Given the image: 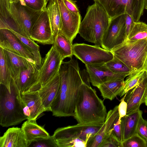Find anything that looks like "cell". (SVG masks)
Instances as JSON below:
<instances>
[{
	"label": "cell",
	"mask_w": 147,
	"mask_h": 147,
	"mask_svg": "<svg viewBox=\"0 0 147 147\" xmlns=\"http://www.w3.org/2000/svg\"><path fill=\"white\" fill-rule=\"evenodd\" d=\"M13 79L4 49L0 47V84L4 85L10 92Z\"/></svg>",
	"instance_id": "28"
},
{
	"label": "cell",
	"mask_w": 147,
	"mask_h": 147,
	"mask_svg": "<svg viewBox=\"0 0 147 147\" xmlns=\"http://www.w3.org/2000/svg\"><path fill=\"white\" fill-rule=\"evenodd\" d=\"M113 129V132L115 135L122 143L123 138L121 120L119 119L117 122L114 124Z\"/></svg>",
	"instance_id": "39"
},
{
	"label": "cell",
	"mask_w": 147,
	"mask_h": 147,
	"mask_svg": "<svg viewBox=\"0 0 147 147\" xmlns=\"http://www.w3.org/2000/svg\"><path fill=\"white\" fill-rule=\"evenodd\" d=\"M124 81V78H122L107 82L98 88L104 98L112 100L117 96H120L123 90Z\"/></svg>",
	"instance_id": "25"
},
{
	"label": "cell",
	"mask_w": 147,
	"mask_h": 147,
	"mask_svg": "<svg viewBox=\"0 0 147 147\" xmlns=\"http://www.w3.org/2000/svg\"><path fill=\"white\" fill-rule=\"evenodd\" d=\"M39 69L35 63L31 62L14 80L20 93L38 90L40 88Z\"/></svg>",
	"instance_id": "14"
},
{
	"label": "cell",
	"mask_w": 147,
	"mask_h": 147,
	"mask_svg": "<svg viewBox=\"0 0 147 147\" xmlns=\"http://www.w3.org/2000/svg\"><path fill=\"white\" fill-rule=\"evenodd\" d=\"M73 55L85 65L105 64L114 57L111 51L100 46L84 43L73 44Z\"/></svg>",
	"instance_id": "9"
},
{
	"label": "cell",
	"mask_w": 147,
	"mask_h": 147,
	"mask_svg": "<svg viewBox=\"0 0 147 147\" xmlns=\"http://www.w3.org/2000/svg\"><path fill=\"white\" fill-rule=\"evenodd\" d=\"M10 30L20 40L27 48L33 55L35 63L39 68L42 64L39 46L34 40L30 38L23 36L13 30Z\"/></svg>",
	"instance_id": "29"
},
{
	"label": "cell",
	"mask_w": 147,
	"mask_h": 147,
	"mask_svg": "<svg viewBox=\"0 0 147 147\" xmlns=\"http://www.w3.org/2000/svg\"><path fill=\"white\" fill-rule=\"evenodd\" d=\"M105 64L108 69L115 73L130 74L131 73L129 68L123 62L114 56L112 60Z\"/></svg>",
	"instance_id": "32"
},
{
	"label": "cell",
	"mask_w": 147,
	"mask_h": 147,
	"mask_svg": "<svg viewBox=\"0 0 147 147\" xmlns=\"http://www.w3.org/2000/svg\"><path fill=\"white\" fill-rule=\"evenodd\" d=\"M119 117L118 106L107 112L105 122L97 133L88 143L87 147H99L102 142L112 132L114 124Z\"/></svg>",
	"instance_id": "19"
},
{
	"label": "cell",
	"mask_w": 147,
	"mask_h": 147,
	"mask_svg": "<svg viewBox=\"0 0 147 147\" xmlns=\"http://www.w3.org/2000/svg\"><path fill=\"white\" fill-rule=\"evenodd\" d=\"M137 133L147 142V121L143 118L142 115L139 121Z\"/></svg>",
	"instance_id": "37"
},
{
	"label": "cell",
	"mask_w": 147,
	"mask_h": 147,
	"mask_svg": "<svg viewBox=\"0 0 147 147\" xmlns=\"http://www.w3.org/2000/svg\"><path fill=\"white\" fill-rule=\"evenodd\" d=\"M147 10V0H145L144 9Z\"/></svg>",
	"instance_id": "44"
},
{
	"label": "cell",
	"mask_w": 147,
	"mask_h": 147,
	"mask_svg": "<svg viewBox=\"0 0 147 147\" xmlns=\"http://www.w3.org/2000/svg\"><path fill=\"white\" fill-rule=\"evenodd\" d=\"M53 45L63 60L66 57L72 58L73 55L72 43L61 32L55 37Z\"/></svg>",
	"instance_id": "27"
},
{
	"label": "cell",
	"mask_w": 147,
	"mask_h": 147,
	"mask_svg": "<svg viewBox=\"0 0 147 147\" xmlns=\"http://www.w3.org/2000/svg\"><path fill=\"white\" fill-rule=\"evenodd\" d=\"M123 147H146V141L137 133L122 142Z\"/></svg>",
	"instance_id": "33"
},
{
	"label": "cell",
	"mask_w": 147,
	"mask_h": 147,
	"mask_svg": "<svg viewBox=\"0 0 147 147\" xmlns=\"http://www.w3.org/2000/svg\"><path fill=\"white\" fill-rule=\"evenodd\" d=\"M29 146L21 128H9L0 138V147H28Z\"/></svg>",
	"instance_id": "20"
},
{
	"label": "cell",
	"mask_w": 147,
	"mask_h": 147,
	"mask_svg": "<svg viewBox=\"0 0 147 147\" xmlns=\"http://www.w3.org/2000/svg\"><path fill=\"white\" fill-rule=\"evenodd\" d=\"M145 70L144 69L130 73L124 81L123 89L120 95L124 96L129 91L139 84L142 78Z\"/></svg>",
	"instance_id": "30"
},
{
	"label": "cell",
	"mask_w": 147,
	"mask_h": 147,
	"mask_svg": "<svg viewBox=\"0 0 147 147\" xmlns=\"http://www.w3.org/2000/svg\"><path fill=\"white\" fill-rule=\"evenodd\" d=\"M124 95L125 101L127 104V114L140 109L142 104L145 103L147 96V72L145 71L143 76L138 84Z\"/></svg>",
	"instance_id": "18"
},
{
	"label": "cell",
	"mask_w": 147,
	"mask_h": 147,
	"mask_svg": "<svg viewBox=\"0 0 147 147\" xmlns=\"http://www.w3.org/2000/svg\"><path fill=\"white\" fill-rule=\"evenodd\" d=\"M102 126L78 123L59 128L52 136L58 147H87L89 141Z\"/></svg>",
	"instance_id": "5"
},
{
	"label": "cell",
	"mask_w": 147,
	"mask_h": 147,
	"mask_svg": "<svg viewBox=\"0 0 147 147\" xmlns=\"http://www.w3.org/2000/svg\"><path fill=\"white\" fill-rule=\"evenodd\" d=\"M145 104L147 106V96L145 102Z\"/></svg>",
	"instance_id": "46"
},
{
	"label": "cell",
	"mask_w": 147,
	"mask_h": 147,
	"mask_svg": "<svg viewBox=\"0 0 147 147\" xmlns=\"http://www.w3.org/2000/svg\"><path fill=\"white\" fill-rule=\"evenodd\" d=\"M50 0H46L47 2H48V1H49Z\"/></svg>",
	"instance_id": "47"
},
{
	"label": "cell",
	"mask_w": 147,
	"mask_h": 147,
	"mask_svg": "<svg viewBox=\"0 0 147 147\" xmlns=\"http://www.w3.org/2000/svg\"><path fill=\"white\" fill-rule=\"evenodd\" d=\"M125 16L126 30L127 37L135 22L129 14H125Z\"/></svg>",
	"instance_id": "41"
},
{
	"label": "cell",
	"mask_w": 147,
	"mask_h": 147,
	"mask_svg": "<svg viewBox=\"0 0 147 147\" xmlns=\"http://www.w3.org/2000/svg\"><path fill=\"white\" fill-rule=\"evenodd\" d=\"M67 9L72 12L80 13V11L75 3L76 1L72 0H63Z\"/></svg>",
	"instance_id": "40"
},
{
	"label": "cell",
	"mask_w": 147,
	"mask_h": 147,
	"mask_svg": "<svg viewBox=\"0 0 147 147\" xmlns=\"http://www.w3.org/2000/svg\"><path fill=\"white\" fill-rule=\"evenodd\" d=\"M3 49L11 77L14 80L17 78L22 71L28 67L31 62L34 63L15 52Z\"/></svg>",
	"instance_id": "22"
},
{
	"label": "cell",
	"mask_w": 147,
	"mask_h": 147,
	"mask_svg": "<svg viewBox=\"0 0 147 147\" xmlns=\"http://www.w3.org/2000/svg\"><path fill=\"white\" fill-rule=\"evenodd\" d=\"M20 0H10V3H17Z\"/></svg>",
	"instance_id": "45"
},
{
	"label": "cell",
	"mask_w": 147,
	"mask_h": 147,
	"mask_svg": "<svg viewBox=\"0 0 147 147\" xmlns=\"http://www.w3.org/2000/svg\"><path fill=\"white\" fill-rule=\"evenodd\" d=\"M122 143L116 136L113 131L102 142L99 147H123Z\"/></svg>",
	"instance_id": "35"
},
{
	"label": "cell",
	"mask_w": 147,
	"mask_h": 147,
	"mask_svg": "<svg viewBox=\"0 0 147 147\" xmlns=\"http://www.w3.org/2000/svg\"><path fill=\"white\" fill-rule=\"evenodd\" d=\"M61 78L59 73L38 90L39 93L47 111H51V106L59 90Z\"/></svg>",
	"instance_id": "21"
},
{
	"label": "cell",
	"mask_w": 147,
	"mask_h": 147,
	"mask_svg": "<svg viewBox=\"0 0 147 147\" xmlns=\"http://www.w3.org/2000/svg\"><path fill=\"white\" fill-rule=\"evenodd\" d=\"M63 59L53 45L44 58L39 69L40 87L54 78L59 73Z\"/></svg>",
	"instance_id": "11"
},
{
	"label": "cell",
	"mask_w": 147,
	"mask_h": 147,
	"mask_svg": "<svg viewBox=\"0 0 147 147\" xmlns=\"http://www.w3.org/2000/svg\"><path fill=\"white\" fill-rule=\"evenodd\" d=\"M0 47L15 52L35 63L33 55L9 30L0 29Z\"/></svg>",
	"instance_id": "16"
},
{
	"label": "cell",
	"mask_w": 147,
	"mask_h": 147,
	"mask_svg": "<svg viewBox=\"0 0 147 147\" xmlns=\"http://www.w3.org/2000/svg\"><path fill=\"white\" fill-rule=\"evenodd\" d=\"M88 7L81 22L78 33L85 40L101 46L103 35L109 25L111 18L97 0Z\"/></svg>",
	"instance_id": "3"
},
{
	"label": "cell",
	"mask_w": 147,
	"mask_h": 147,
	"mask_svg": "<svg viewBox=\"0 0 147 147\" xmlns=\"http://www.w3.org/2000/svg\"><path fill=\"white\" fill-rule=\"evenodd\" d=\"M125 97V95H124V96L121 100V102L118 105L119 119L120 120L127 114V102L124 100Z\"/></svg>",
	"instance_id": "38"
},
{
	"label": "cell",
	"mask_w": 147,
	"mask_h": 147,
	"mask_svg": "<svg viewBox=\"0 0 147 147\" xmlns=\"http://www.w3.org/2000/svg\"><path fill=\"white\" fill-rule=\"evenodd\" d=\"M111 19L127 14L135 22L140 21L144 9L145 0H97Z\"/></svg>",
	"instance_id": "8"
},
{
	"label": "cell",
	"mask_w": 147,
	"mask_h": 147,
	"mask_svg": "<svg viewBox=\"0 0 147 147\" xmlns=\"http://www.w3.org/2000/svg\"><path fill=\"white\" fill-rule=\"evenodd\" d=\"M30 38L43 45L53 44V34L47 8L44 9L34 24Z\"/></svg>",
	"instance_id": "12"
},
{
	"label": "cell",
	"mask_w": 147,
	"mask_h": 147,
	"mask_svg": "<svg viewBox=\"0 0 147 147\" xmlns=\"http://www.w3.org/2000/svg\"><path fill=\"white\" fill-rule=\"evenodd\" d=\"M147 38V24L141 22H135L127 38V40H138Z\"/></svg>",
	"instance_id": "31"
},
{
	"label": "cell",
	"mask_w": 147,
	"mask_h": 147,
	"mask_svg": "<svg viewBox=\"0 0 147 147\" xmlns=\"http://www.w3.org/2000/svg\"><path fill=\"white\" fill-rule=\"evenodd\" d=\"M125 14L111 19L102 40V48L111 51L127 39Z\"/></svg>",
	"instance_id": "10"
},
{
	"label": "cell",
	"mask_w": 147,
	"mask_h": 147,
	"mask_svg": "<svg viewBox=\"0 0 147 147\" xmlns=\"http://www.w3.org/2000/svg\"><path fill=\"white\" fill-rule=\"evenodd\" d=\"M23 110L27 120H36L42 113L47 111L38 90L20 93Z\"/></svg>",
	"instance_id": "17"
},
{
	"label": "cell",
	"mask_w": 147,
	"mask_h": 147,
	"mask_svg": "<svg viewBox=\"0 0 147 147\" xmlns=\"http://www.w3.org/2000/svg\"><path fill=\"white\" fill-rule=\"evenodd\" d=\"M105 63L97 65H85L90 81L98 88L102 84L109 81L124 78L130 74H117L111 71Z\"/></svg>",
	"instance_id": "15"
},
{
	"label": "cell",
	"mask_w": 147,
	"mask_h": 147,
	"mask_svg": "<svg viewBox=\"0 0 147 147\" xmlns=\"http://www.w3.org/2000/svg\"><path fill=\"white\" fill-rule=\"evenodd\" d=\"M111 51L131 73L141 70L143 69L147 56V38L135 40L126 39Z\"/></svg>",
	"instance_id": "6"
},
{
	"label": "cell",
	"mask_w": 147,
	"mask_h": 147,
	"mask_svg": "<svg viewBox=\"0 0 147 147\" xmlns=\"http://www.w3.org/2000/svg\"><path fill=\"white\" fill-rule=\"evenodd\" d=\"M140 109L126 115L121 119L123 142L137 134L139 121L142 115Z\"/></svg>",
	"instance_id": "23"
},
{
	"label": "cell",
	"mask_w": 147,
	"mask_h": 147,
	"mask_svg": "<svg viewBox=\"0 0 147 147\" xmlns=\"http://www.w3.org/2000/svg\"><path fill=\"white\" fill-rule=\"evenodd\" d=\"M47 9L53 34L55 38L61 32V21L57 0H50Z\"/></svg>",
	"instance_id": "26"
},
{
	"label": "cell",
	"mask_w": 147,
	"mask_h": 147,
	"mask_svg": "<svg viewBox=\"0 0 147 147\" xmlns=\"http://www.w3.org/2000/svg\"><path fill=\"white\" fill-rule=\"evenodd\" d=\"M107 112L103 100L90 84L84 82L78 94L73 117L78 124L101 126Z\"/></svg>",
	"instance_id": "2"
},
{
	"label": "cell",
	"mask_w": 147,
	"mask_h": 147,
	"mask_svg": "<svg viewBox=\"0 0 147 147\" xmlns=\"http://www.w3.org/2000/svg\"><path fill=\"white\" fill-rule=\"evenodd\" d=\"M60 9L61 21V32L64 34L72 43L78 33L81 22L80 13L69 11L65 5L63 0H57Z\"/></svg>",
	"instance_id": "13"
},
{
	"label": "cell",
	"mask_w": 147,
	"mask_h": 147,
	"mask_svg": "<svg viewBox=\"0 0 147 147\" xmlns=\"http://www.w3.org/2000/svg\"><path fill=\"white\" fill-rule=\"evenodd\" d=\"M10 0H0V9L10 11Z\"/></svg>",
	"instance_id": "42"
},
{
	"label": "cell",
	"mask_w": 147,
	"mask_h": 147,
	"mask_svg": "<svg viewBox=\"0 0 147 147\" xmlns=\"http://www.w3.org/2000/svg\"><path fill=\"white\" fill-rule=\"evenodd\" d=\"M11 17L16 27L17 33L30 38L32 28L43 10H35L28 7L20 1L10 3Z\"/></svg>",
	"instance_id": "7"
},
{
	"label": "cell",
	"mask_w": 147,
	"mask_h": 147,
	"mask_svg": "<svg viewBox=\"0 0 147 147\" xmlns=\"http://www.w3.org/2000/svg\"><path fill=\"white\" fill-rule=\"evenodd\" d=\"M36 120H27L22 125L23 131L29 143L36 139L49 137L50 135L42 127L38 125Z\"/></svg>",
	"instance_id": "24"
},
{
	"label": "cell",
	"mask_w": 147,
	"mask_h": 147,
	"mask_svg": "<svg viewBox=\"0 0 147 147\" xmlns=\"http://www.w3.org/2000/svg\"><path fill=\"white\" fill-rule=\"evenodd\" d=\"M28 7L37 10H44L47 8L46 0H20Z\"/></svg>",
	"instance_id": "36"
},
{
	"label": "cell",
	"mask_w": 147,
	"mask_h": 147,
	"mask_svg": "<svg viewBox=\"0 0 147 147\" xmlns=\"http://www.w3.org/2000/svg\"><path fill=\"white\" fill-rule=\"evenodd\" d=\"M146 147H147V142H146Z\"/></svg>",
	"instance_id": "48"
},
{
	"label": "cell",
	"mask_w": 147,
	"mask_h": 147,
	"mask_svg": "<svg viewBox=\"0 0 147 147\" xmlns=\"http://www.w3.org/2000/svg\"><path fill=\"white\" fill-rule=\"evenodd\" d=\"M59 73L60 87L51 104V111L55 117H73L79 91L84 82L77 60L63 61Z\"/></svg>",
	"instance_id": "1"
},
{
	"label": "cell",
	"mask_w": 147,
	"mask_h": 147,
	"mask_svg": "<svg viewBox=\"0 0 147 147\" xmlns=\"http://www.w3.org/2000/svg\"><path fill=\"white\" fill-rule=\"evenodd\" d=\"M58 147L52 136L36 139L32 141L28 147Z\"/></svg>",
	"instance_id": "34"
},
{
	"label": "cell",
	"mask_w": 147,
	"mask_h": 147,
	"mask_svg": "<svg viewBox=\"0 0 147 147\" xmlns=\"http://www.w3.org/2000/svg\"><path fill=\"white\" fill-rule=\"evenodd\" d=\"M27 119L25 115L20 92L14 80L11 84V92L0 84V125L8 127L19 124Z\"/></svg>",
	"instance_id": "4"
},
{
	"label": "cell",
	"mask_w": 147,
	"mask_h": 147,
	"mask_svg": "<svg viewBox=\"0 0 147 147\" xmlns=\"http://www.w3.org/2000/svg\"><path fill=\"white\" fill-rule=\"evenodd\" d=\"M143 68V69L147 72V56L145 60Z\"/></svg>",
	"instance_id": "43"
}]
</instances>
